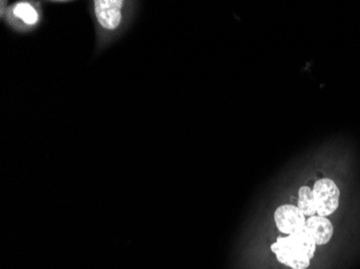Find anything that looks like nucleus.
I'll return each instance as SVG.
<instances>
[{
    "instance_id": "f257e3e1",
    "label": "nucleus",
    "mask_w": 360,
    "mask_h": 269,
    "mask_svg": "<svg viewBox=\"0 0 360 269\" xmlns=\"http://www.w3.org/2000/svg\"><path fill=\"white\" fill-rule=\"evenodd\" d=\"M134 0H91L89 13L95 32V55L116 44L132 27L141 10Z\"/></svg>"
},
{
    "instance_id": "f03ea898",
    "label": "nucleus",
    "mask_w": 360,
    "mask_h": 269,
    "mask_svg": "<svg viewBox=\"0 0 360 269\" xmlns=\"http://www.w3.org/2000/svg\"><path fill=\"white\" fill-rule=\"evenodd\" d=\"M0 19L8 29L18 35H30L44 23V3L37 0H16L0 4Z\"/></svg>"
}]
</instances>
